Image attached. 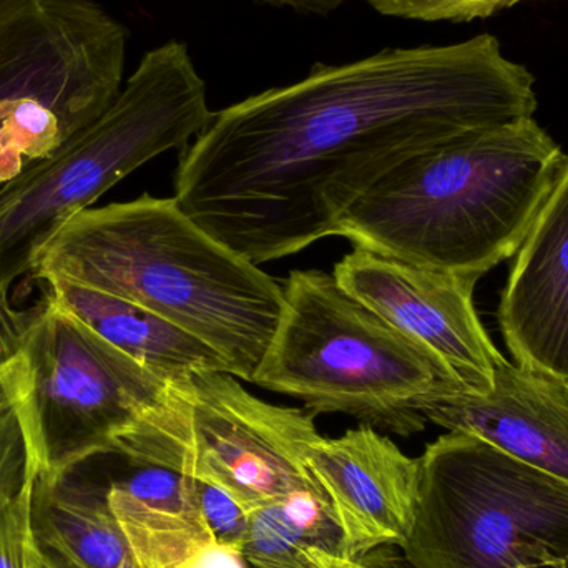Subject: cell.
Masks as SVG:
<instances>
[{
  "label": "cell",
  "mask_w": 568,
  "mask_h": 568,
  "mask_svg": "<svg viewBox=\"0 0 568 568\" xmlns=\"http://www.w3.org/2000/svg\"><path fill=\"white\" fill-rule=\"evenodd\" d=\"M282 317L253 384L296 397L311 414L339 413L409 437L427 420L420 404L459 389L409 337L364 306L333 275L293 272Z\"/></svg>",
  "instance_id": "obj_5"
},
{
  "label": "cell",
  "mask_w": 568,
  "mask_h": 568,
  "mask_svg": "<svg viewBox=\"0 0 568 568\" xmlns=\"http://www.w3.org/2000/svg\"><path fill=\"white\" fill-rule=\"evenodd\" d=\"M37 476L0 514V568H32L40 552L32 523V497Z\"/></svg>",
  "instance_id": "obj_20"
},
{
  "label": "cell",
  "mask_w": 568,
  "mask_h": 568,
  "mask_svg": "<svg viewBox=\"0 0 568 568\" xmlns=\"http://www.w3.org/2000/svg\"><path fill=\"white\" fill-rule=\"evenodd\" d=\"M126 43L95 0H0V192L109 109Z\"/></svg>",
  "instance_id": "obj_8"
},
{
  "label": "cell",
  "mask_w": 568,
  "mask_h": 568,
  "mask_svg": "<svg viewBox=\"0 0 568 568\" xmlns=\"http://www.w3.org/2000/svg\"><path fill=\"white\" fill-rule=\"evenodd\" d=\"M32 568H77L67 564L65 560L59 559L53 554L47 552L40 547L39 556H37L36 562Z\"/></svg>",
  "instance_id": "obj_25"
},
{
  "label": "cell",
  "mask_w": 568,
  "mask_h": 568,
  "mask_svg": "<svg viewBox=\"0 0 568 568\" xmlns=\"http://www.w3.org/2000/svg\"><path fill=\"white\" fill-rule=\"evenodd\" d=\"M196 496L203 517L216 542L243 550L250 530V513L229 493L195 479Z\"/></svg>",
  "instance_id": "obj_21"
},
{
  "label": "cell",
  "mask_w": 568,
  "mask_h": 568,
  "mask_svg": "<svg viewBox=\"0 0 568 568\" xmlns=\"http://www.w3.org/2000/svg\"><path fill=\"white\" fill-rule=\"evenodd\" d=\"M256 2L268 3L278 9H290L301 13H317L324 16L333 9L336 0H256Z\"/></svg>",
  "instance_id": "obj_24"
},
{
  "label": "cell",
  "mask_w": 568,
  "mask_h": 568,
  "mask_svg": "<svg viewBox=\"0 0 568 568\" xmlns=\"http://www.w3.org/2000/svg\"><path fill=\"white\" fill-rule=\"evenodd\" d=\"M320 436L310 410L258 399L233 374L202 373L169 384L162 403L116 437L113 456L219 487L253 513L294 493L327 503L307 466Z\"/></svg>",
  "instance_id": "obj_9"
},
{
  "label": "cell",
  "mask_w": 568,
  "mask_h": 568,
  "mask_svg": "<svg viewBox=\"0 0 568 568\" xmlns=\"http://www.w3.org/2000/svg\"><path fill=\"white\" fill-rule=\"evenodd\" d=\"M9 400V390H7L6 383H3L2 376H0V406Z\"/></svg>",
  "instance_id": "obj_26"
},
{
  "label": "cell",
  "mask_w": 568,
  "mask_h": 568,
  "mask_svg": "<svg viewBox=\"0 0 568 568\" xmlns=\"http://www.w3.org/2000/svg\"><path fill=\"white\" fill-rule=\"evenodd\" d=\"M180 568H252L239 547L213 542Z\"/></svg>",
  "instance_id": "obj_22"
},
{
  "label": "cell",
  "mask_w": 568,
  "mask_h": 568,
  "mask_svg": "<svg viewBox=\"0 0 568 568\" xmlns=\"http://www.w3.org/2000/svg\"><path fill=\"white\" fill-rule=\"evenodd\" d=\"M351 296L423 347L464 393L493 390L503 354L474 304L479 282L354 248L334 266Z\"/></svg>",
  "instance_id": "obj_10"
},
{
  "label": "cell",
  "mask_w": 568,
  "mask_h": 568,
  "mask_svg": "<svg viewBox=\"0 0 568 568\" xmlns=\"http://www.w3.org/2000/svg\"><path fill=\"white\" fill-rule=\"evenodd\" d=\"M427 423L473 434L568 483V379L503 357L486 396L444 389L420 404Z\"/></svg>",
  "instance_id": "obj_12"
},
{
  "label": "cell",
  "mask_w": 568,
  "mask_h": 568,
  "mask_svg": "<svg viewBox=\"0 0 568 568\" xmlns=\"http://www.w3.org/2000/svg\"><path fill=\"white\" fill-rule=\"evenodd\" d=\"M0 376L39 476L60 479L100 456L155 409L169 384L50 296L19 307L0 293Z\"/></svg>",
  "instance_id": "obj_6"
},
{
  "label": "cell",
  "mask_w": 568,
  "mask_h": 568,
  "mask_svg": "<svg viewBox=\"0 0 568 568\" xmlns=\"http://www.w3.org/2000/svg\"><path fill=\"white\" fill-rule=\"evenodd\" d=\"M536 110V79L490 33L316 63L213 112L180 159L175 200L262 265L336 236L344 213L407 160Z\"/></svg>",
  "instance_id": "obj_1"
},
{
  "label": "cell",
  "mask_w": 568,
  "mask_h": 568,
  "mask_svg": "<svg viewBox=\"0 0 568 568\" xmlns=\"http://www.w3.org/2000/svg\"><path fill=\"white\" fill-rule=\"evenodd\" d=\"M212 115L186 43L149 50L95 122L0 192V293L30 275L39 250L70 216L150 160L186 145Z\"/></svg>",
  "instance_id": "obj_4"
},
{
  "label": "cell",
  "mask_w": 568,
  "mask_h": 568,
  "mask_svg": "<svg viewBox=\"0 0 568 568\" xmlns=\"http://www.w3.org/2000/svg\"><path fill=\"white\" fill-rule=\"evenodd\" d=\"M110 507L139 568H180L216 542L195 479L163 467H136L106 489Z\"/></svg>",
  "instance_id": "obj_15"
},
{
  "label": "cell",
  "mask_w": 568,
  "mask_h": 568,
  "mask_svg": "<svg viewBox=\"0 0 568 568\" xmlns=\"http://www.w3.org/2000/svg\"><path fill=\"white\" fill-rule=\"evenodd\" d=\"M43 283L47 296L163 383L202 373L233 374L229 361L209 344L139 304L69 280Z\"/></svg>",
  "instance_id": "obj_14"
},
{
  "label": "cell",
  "mask_w": 568,
  "mask_h": 568,
  "mask_svg": "<svg viewBox=\"0 0 568 568\" xmlns=\"http://www.w3.org/2000/svg\"><path fill=\"white\" fill-rule=\"evenodd\" d=\"M514 363L568 379V156L514 255L499 304Z\"/></svg>",
  "instance_id": "obj_13"
},
{
  "label": "cell",
  "mask_w": 568,
  "mask_h": 568,
  "mask_svg": "<svg viewBox=\"0 0 568 568\" xmlns=\"http://www.w3.org/2000/svg\"><path fill=\"white\" fill-rule=\"evenodd\" d=\"M39 474L30 453L26 427L12 397L0 406V514Z\"/></svg>",
  "instance_id": "obj_18"
},
{
  "label": "cell",
  "mask_w": 568,
  "mask_h": 568,
  "mask_svg": "<svg viewBox=\"0 0 568 568\" xmlns=\"http://www.w3.org/2000/svg\"><path fill=\"white\" fill-rule=\"evenodd\" d=\"M399 547L410 568H568V483L450 430L419 457Z\"/></svg>",
  "instance_id": "obj_7"
},
{
  "label": "cell",
  "mask_w": 568,
  "mask_h": 568,
  "mask_svg": "<svg viewBox=\"0 0 568 568\" xmlns=\"http://www.w3.org/2000/svg\"><path fill=\"white\" fill-rule=\"evenodd\" d=\"M37 542L77 568H139L106 489L69 476L50 479L37 474L32 497Z\"/></svg>",
  "instance_id": "obj_16"
},
{
  "label": "cell",
  "mask_w": 568,
  "mask_h": 568,
  "mask_svg": "<svg viewBox=\"0 0 568 568\" xmlns=\"http://www.w3.org/2000/svg\"><path fill=\"white\" fill-rule=\"evenodd\" d=\"M376 12L420 22H470L513 9L526 0H367Z\"/></svg>",
  "instance_id": "obj_19"
},
{
  "label": "cell",
  "mask_w": 568,
  "mask_h": 568,
  "mask_svg": "<svg viewBox=\"0 0 568 568\" xmlns=\"http://www.w3.org/2000/svg\"><path fill=\"white\" fill-rule=\"evenodd\" d=\"M33 278H63L139 304L222 354L252 383L282 317L284 291L226 248L175 199L142 195L70 216L39 250Z\"/></svg>",
  "instance_id": "obj_2"
},
{
  "label": "cell",
  "mask_w": 568,
  "mask_h": 568,
  "mask_svg": "<svg viewBox=\"0 0 568 568\" xmlns=\"http://www.w3.org/2000/svg\"><path fill=\"white\" fill-rule=\"evenodd\" d=\"M243 556L252 568H317L320 557L343 559V537L323 497L294 493L250 513Z\"/></svg>",
  "instance_id": "obj_17"
},
{
  "label": "cell",
  "mask_w": 568,
  "mask_h": 568,
  "mask_svg": "<svg viewBox=\"0 0 568 568\" xmlns=\"http://www.w3.org/2000/svg\"><path fill=\"white\" fill-rule=\"evenodd\" d=\"M307 466L333 510L343 559L359 560L409 536L419 487V457L406 456L374 427L317 437Z\"/></svg>",
  "instance_id": "obj_11"
},
{
  "label": "cell",
  "mask_w": 568,
  "mask_h": 568,
  "mask_svg": "<svg viewBox=\"0 0 568 568\" xmlns=\"http://www.w3.org/2000/svg\"><path fill=\"white\" fill-rule=\"evenodd\" d=\"M564 160L534 116L470 133L383 176L344 213L336 236L480 280L519 252Z\"/></svg>",
  "instance_id": "obj_3"
},
{
  "label": "cell",
  "mask_w": 568,
  "mask_h": 568,
  "mask_svg": "<svg viewBox=\"0 0 568 568\" xmlns=\"http://www.w3.org/2000/svg\"><path fill=\"white\" fill-rule=\"evenodd\" d=\"M320 568H403L400 560L389 552V547H379L359 560H344L326 556L317 562Z\"/></svg>",
  "instance_id": "obj_23"
}]
</instances>
